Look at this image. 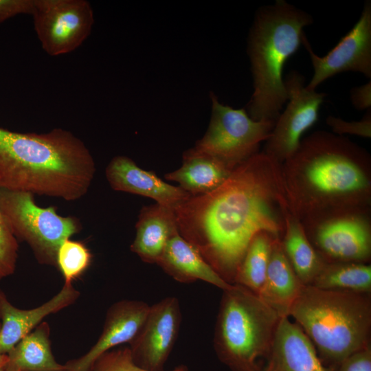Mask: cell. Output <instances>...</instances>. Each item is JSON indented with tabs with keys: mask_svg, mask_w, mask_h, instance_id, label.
<instances>
[{
	"mask_svg": "<svg viewBox=\"0 0 371 371\" xmlns=\"http://www.w3.org/2000/svg\"><path fill=\"white\" fill-rule=\"evenodd\" d=\"M79 297L80 292L72 283H64L57 294L41 306L32 309H21L13 306L0 289V353L8 355L45 317L69 306Z\"/></svg>",
	"mask_w": 371,
	"mask_h": 371,
	"instance_id": "obj_15",
	"label": "cell"
},
{
	"mask_svg": "<svg viewBox=\"0 0 371 371\" xmlns=\"http://www.w3.org/2000/svg\"><path fill=\"white\" fill-rule=\"evenodd\" d=\"M289 317L309 338L329 371L370 346V294L306 285Z\"/></svg>",
	"mask_w": 371,
	"mask_h": 371,
	"instance_id": "obj_5",
	"label": "cell"
},
{
	"mask_svg": "<svg viewBox=\"0 0 371 371\" xmlns=\"http://www.w3.org/2000/svg\"><path fill=\"white\" fill-rule=\"evenodd\" d=\"M92 254L81 241L65 240L60 245L56 255V268L64 278V283H72L89 267Z\"/></svg>",
	"mask_w": 371,
	"mask_h": 371,
	"instance_id": "obj_26",
	"label": "cell"
},
{
	"mask_svg": "<svg viewBox=\"0 0 371 371\" xmlns=\"http://www.w3.org/2000/svg\"><path fill=\"white\" fill-rule=\"evenodd\" d=\"M284 84L289 102L277 119L262 151L281 164L295 153L302 135L317 121L326 97L324 93L307 89L304 77L296 71L288 74Z\"/></svg>",
	"mask_w": 371,
	"mask_h": 371,
	"instance_id": "obj_10",
	"label": "cell"
},
{
	"mask_svg": "<svg viewBox=\"0 0 371 371\" xmlns=\"http://www.w3.org/2000/svg\"><path fill=\"white\" fill-rule=\"evenodd\" d=\"M310 286L370 294L371 266L362 262H326Z\"/></svg>",
	"mask_w": 371,
	"mask_h": 371,
	"instance_id": "obj_24",
	"label": "cell"
},
{
	"mask_svg": "<svg viewBox=\"0 0 371 371\" xmlns=\"http://www.w3.org/2000/svg\"><path fill=\"white\" fill-rule=\"evenodd\" d=\"M91 371H150L138 366L133 361L128 346L111 349L101 355L94 362ZM170 371H189L179 365Z\"/></svg>",
	"mask_w": 371,
	"mask_h": 371,
	"instance_id": "obj_27",
	"label": "cell"
},
{
	"mask_svg": "<svg viewBox=\"0 0 371 371\" xmlns=\"http://www.w3.org/2000/svg\"><path fill=\"white\" fill-rule=\"evenodd\" d=\"M313 22L311 14L284 0L258 8L247 39L254 91L245 110L252 120L276 122L288 101L284 66Z\"/></svg>",
	"mask_w": 371,
	"mask_h": 371,
	"instance_id": "obj_4",
	"label": "cell"
},
{
	"mask_svg": "<svg viewBox=\"0 0 371 371\" xmlns=\"http://www.w3.org/2000/svg\"><path fill=\"white\" fill-rule=\"evenodd\" d=\"M18 252V240L0 212V281L14 273Z\"/></svg>",
	"mask_w": 371,
	"mask_h": 371,
	"instance_id": "obj_28",
	"label": "cell"
},
{
	"mask_svg": "<svg viewBox=\"0 0 371 371\" xmlns=\"http://www.w3.org/2000/svg\"><path fill=\"white\" fill-rule=\"evenodd\" d=\"M182 315L179 300L166 297L150 306L139 331L128 344L134 362L150 371H164L176 343Z\"/></svg>",
	"mask_w": 371,
	"mask_h": 371,
	"instance_id": "obj_13",
	"label": "cell"
},
{
	"mask_svg": "<svg viewBox=\"0 0 371 371\" xmlns=\"http://www.w3.org/2000/svg\"><path fill=\"white\" fill-rule=\"evenodd\" d=\"M350 100L352 105L358 110L369 109L371 106L370 80L350 91Z\"/></svg>",
	"mask_w": 371,
	"mask_h": 371,
	"instance_id": "obj_32",
	"label": "cell"
},
{
	"mask_svg": "<svg viewBox=\"0 0 371 371\" xmlns=\"http://www.w3.org/2000/svg\"><path fill=\"white\" fill-rule=\"evenodd\" d=\"M0 212L17 240L25 242L37 262L56 267L60 245L82 229L78 218L42 207L30 192L0 188Z\"/></svg>",
	"mask_w": 371,
	"mask_h": 371,
	"instance_id": "obj_7",
	"label": "cell"
},
{
	"mask_svg": "<svg viewBox=\"0 0 371 371\" xmlns=\"http://www.w3.org/2000/svg\"><path fill=\"white\" fill-rule=\"evenodd\" d=\"M212 113L207 129L194 148L226 165L231 170L259 153L269 137L275 122L252 120L245 109L221 103L210 92Z\"/></svg>",
	"mask_w": 371,
	"mask_h": 371,
	"instance_id": "obj_8",
	"label": "cell"
},
{
	"mask_svg": "<svg viewBox=\"0 0 371 371\" xmlns=\"http://www.w3.org/2000/svg\"><path fill=\"white\" fill-rule=\"evenodd\" d=\"M61 371H69V370H68L66 368L65 370H61Z\"/></svg>",
	"mask_w": 371,
	"mask_h": 371,
	"instance_id": "obj_34",
	"label": "cell"
},
{
	"mask_svg": "<svg viewBox=\"0 0 371 371\" xmlns=\"http://www.w3.org/2000/svg\"><path fill=\"white\" fill-rule=\"evenodd\" d=\"M281 170L289 208L304 227L369 211L370 155L344 135L314 132L301 140Z\"/></svg>",
	"mask_w": 371,
	"mask_h": 371,
	"instance_id": "obj_2",
	"label": "cell"
},
{
	"mask_svg": "<svg viewBox=\"0 0 371 371\" xmlns=\"http://www.w3.org/2000/svg\"><path fill=\"white\" fill-rule=\"evenodd\" d=\"M305 286L286 256L281 239L275 238L265 281L258 295L281 317H289L292 305Z\"/></svg>",
	"mask_w": 371,
	"mask_h": 371,
	"instance_id": "obj_19",
	"label": "cell"
},
{
	"mask_svg": "<svg viewBox=\"0 0 371 371\" xmlns=\"http://www.w3.org/2000/svg\"><path fill=\"white\" fill-rule=\"evenodd\" d=\"M150 306L141 300H122L107 310L102 331L96 343L84 355L69 360V371H91L95 360L114 347L129 344L137 335L148 315Z\"/></svg>",
	"mask_w": 371,
	"mask_h": 371,
	"instance_id": "obj_14",
	"label": "cell"
},
{
	"mask_svg": "<svg viewBox=\"0 0 371 371\" xmlns=\"http://www.w3.org/2000/svg\"><path fill=\"white\" fill-rule=\"evenodd\" d=\"M1 328V323H0ZM8 362V355H3L0 353V371H5Z\"/></svg>",
	"mask_w": 371,
	"mask_h": 371,
	"instance_id": "obj_33",
	"label": "cell"
},
{
	"mask_svg": "<svg viewBox=\"0 0 371 371\" xmlns=\"http://www.w3.org/2000/svg\"><path fill=\"white\" fill-rule=\"evenodd\" d=\"M335 371H371V346L348 357Z\"/></svg>",
	"mask_w": 371,
	"mask_h": 371,
	"instance_id": "obj_31",
	"label": "cell"
},
{
	"mask_svg": "<svg viewBox=\"0 0 371 371\" xmlns=\"http://www.w3.org/2000/svg\"><path fill=\"white\" fill-rule=\"evenodd\" d=\"M50 328L42 322L8 353L5 371H61L65 365L58 363L51 349Z\"/></svg>",
	"mask_w": 371,
	"mask_h": 371,
	"instance_id": "obj_22",
	"label": "cell"
},
{
	"mask_svg": "<svg viewBox=\"0 0 371 371\" xmlns=\"http://www.w3.org/2000/svg\"><path fill=\"white\" fill-rule=\"evenodd\" d=\"M281 317L257 294L233 284L223 291L213 346L231 371H260Z\"/></svg>",
	"mask_w": 371,
	"mask_h": 371,
	"instance_id": "obj_6",
	"label": "cell"
},
{
	"mask_svg": "<svg viewBox=\"0 0 371 371\" xmlns=\"http://www.w3.org/2000/svg\"><path fill=\"white\" fill-rule=\"evenodd\" d=\"M281 167L259 152L218 188L191 196L173 210L179 234L231 284L256 234L264 232L282 240L291 210Z\"/></svg>",
	"mask_w": 371,
	"mask_h": 371,
	"instance_id": "obj_1",
	"label": "cell"
},
{
	"mask_svg": "<svg viewBox=\"0 0 371 371\" xmlns=\"http://www.w3.org/2000/svg\"><path fill=\"white\" fill-rule=\"evenodd\" d=\"M156 264L166 273L181 283L201 280L223 291L232 285L216 273L178 231L168 240Z\"/></svg>",
	"mask_w": 371,
	"mask_h": 371,
	"instance_id": "obj_18",
	"label": "cell"
},
{
	"mask_svg": "<svg viewBox=\"0 0 371 371\" xmlns=\"http://www.w3.org/2000/svg\"><path fill=\"white\" fill-rule=\"evenodd\" d=\"M281 242L295 273L304 285H310L327 262L315 249L303 225L291 210L286 216Z\"/></svg>",
	"mask_w": 371,
	"mask_h": 371,
	"instance_id": "obj_23",
	"label": "cell"
},
{
	"mask_svg": "<svg viewBox=\"0 0 371 371\" xmlns=\"http://www.w3.org/2000/svg\"><path fill=\"white\" fill-rule=\"evenodd\" d=\"M31 16L43 49L52 56L78 48L94 23L93 9L86 0H34Z\"/></svg>",
	"mask_w": 371,
	"mask_h": 371,
	"instance_id": "obj_9",
	"label": "cell"
},
{
	"mask_svg": "<svg viewBox=\"0 0 371 371\" xmlns=\"http://www.w3.org/2000/svg\"><path fill=\"white\" fill-rule=\"evenodd\" d=\"M260 371H329L306 335L289 317L279 322L271 351Z\"/></svg>",
	"mask_w": 371,
	"mask_h": 371,
	"instance_id": "obj_17",
	"label": "cell"
},
{
	"mask_svg": "<svg viewBox=\"0 0 371 371\" xmlns=\"http://www.w3.org/2000/svg\"><path fill=\"white\" fill-rule=\"evenodd\" d=\"M326 124L336 135H355L365 138L371 137V113L370 109L359 121L348 122L341 118L329 115Z\"/></svg>",
	"mask_w": 371,
	"mask_h": 371,
	"instance_id": "obj_29",
	"label": "cell"
},
{
	"mask_svg": "<svg viewBox=\"0 0 371 371\" xmlns=\"http://www.w3.org/2000/svg\"><path fill=\"white\" fill-rule=\"evenodd\" d=\"M302 44L308 52L313 74L306 85L308 90L316 88L328 78L344 71H355L371 77V2L366 1L358 21L324 56L313 50L305 34Z\"/></svg>",
	"mask_w": 371,
	"mask_h": 371,
	"instance_id": "obj_11",
	"label": "cell"
},
{
	"mask_svg": "<svg viewBox=\"0 0 371 371\" xmlns=\"http://www.w3.org/2000/svg\"><path fill=\"white\" fill-rule=\"evenodd\" d=\"M131 251L144 262L156 264L171 236L178 231L174 210L155 203L140 210Z\"/></svg>",
	"mask_w": 371,
	"mask_h": 371,
	"instance_id": "obj_20",
	"label": "cell"
},
{
	"mask_svg": "<svg viewBox=\"0 0 371 371\" xmlns=\"http://www.w3.org/2000/svg\"><path fill=\"white\" fill-rule=\"evenodd\" d=\"M275 238L264 232L254 236L238 268L234 284L258 294L265 281Z\"/></svg>",
	"mask_w": 371,
	"mask_h": 371,
	"instance_id": "obj_25",
	"label": "cell"
},
{
	"mask_svg": "<svg viewBox=\"0 0 371 371\" xmlns=\"http://www.w3.org/2000/svg\"><path fill=\"white\" fill-rule=\"evenodd\" d=\"M95 172L91 152L67 130L19 133L0 127V188L74 201L87 193Z\"/></svg>",
	"mask_w": 371,
	"mask_h": 371,
	"instance_id": "obj_3",
	"label": "cell"
},
{
	"mask_svg": "<svg viewBox=\"0 0 371 371\" xmlns=\"http://www.w3.org/2000/svg\"><path fill=\"white\" fill-rule=\"evenodd\" d=\"M105 175L114 190L148 197L172 210L191 196L178 186H172L153 172L141 168L126 156L114 157L106 166Z\"/></svg>",
	"mask_w": 371,
	"mask_h": 371,
	"instance_id": "obj_16",
	"label": "cell"
},
{
	"mask_svg": "<svg viewBox=\"0 0 371 371\" xmlns=\"http://www.w3.org/2000/svg\"><path fill=\"white\" fill-rule=\"evenodd\" d=\"M34 0H0V23L19 14L31 15Z\"/></svg>",
	"mask_w": 371,
	"mask_h": 371,
	"instance_id": "obj_30",
	"label": "cell"
},
{
	"mask_svg": "<svg viewBox=\"0 0 371 371\" xmlns=\"http://www.w3.org/2000/svg\"><path fill=\"white\" fill-rule=\"evenodd\" d=\"M232 170L217 159L192 147L183 153L181 166L166 173L164 177L177 183L190 196H197L218 188Z\"/></svg>",
	"mask_w": 371,
	"mask_h": 371,
	"instance_id": "obj_21",
	"label": "cell"
},
{
	"mask_svg": "<svg viewBox=\"0 0 371 371\" xmlns=\"http://www.w3.org/2000/svg\"><path fill=\"white\" fill-rule=\"evenodd\" d=\"M315 249L327 262L368 263L371 228L368 214H349L304 227Z\"/></svg>",
	"mask_w": 371,
	"mask_h": 371,
	"instance_id": "obj_12",
	"label": "cell"
}]
</instances>
